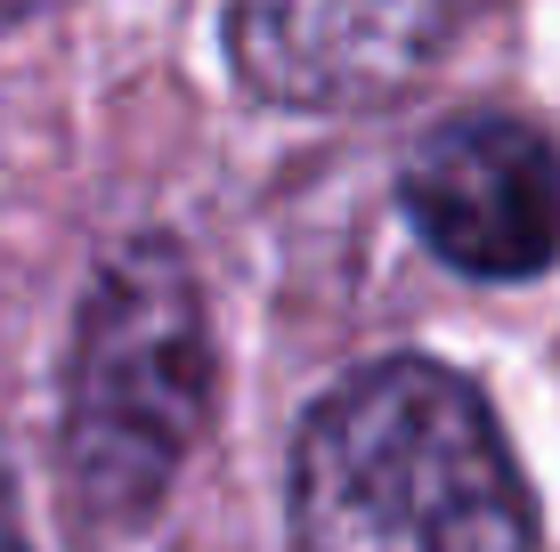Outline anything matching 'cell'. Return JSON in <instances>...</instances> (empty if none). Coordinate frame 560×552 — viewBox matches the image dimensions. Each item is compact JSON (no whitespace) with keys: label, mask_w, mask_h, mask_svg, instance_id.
<instances>
[{"label":"cell","mask_w":560,"mask_h":552,"mask_svg":"<svg viewBox=\"0 0 560 552\" xmlns=\"http://www.w3.org/2000/svg\"><path fill=\"white\" fill-rule=\"evenodd\" d=\"M0 552H25V528H16V496H9V471H0Z\"/></svg>","instance_id":"cell-5"},{"label":"cell","mask_w":560,"mask_h":552,"mask_svg":"<svg viewBox=\"0 0 560 552\" xmlns=\"http://www.w3.org/2000/svg\"><path fill=\"white\" fill-rule=\"evenodd\" d=\"M407 220L463 277H536L560 260V155L520 114H455L398 171Z\"/></svg>","instance_id":"cell-4"},{"label":"cell","mask_w":560,"mask_h":552,"mask_svg":"<svg viewBox=\"0 0 560 552\" xmlns=\"http://www.w3.org/2000/svg\"><path fill=\"white\" fill-rule=\"evenodd\" d=\"M220 390L203 284L171 236H139L90 277L66 357L57 463L90 528H139L196 455Z\"/></svg>","instance_id":"cell-2"},{"label":"cell","mask_w":560,"mask_h":552,"mask_svg":"<svg viewBox=\"0 0 560 552\" xmlns=\"http://www.w3.org/2000/svg\"><path fill=\"white\" fill-rule=\"evenodd\" d=\"M293 552H536V496L455 366L382 357L293 439Z\"/></svg>","instance_id":"cell-1"},{"label":"cell","mask_w":560,"mask_h":552,"mask_svg":"<svg viewBox=\"0 0 560 552\" xmlns=\"http://www.w3.org/2000/svg\"><path fill=\"white\" fill-rule=\"evenodd\" d=\"M488 0H236L228 57L268 106L350 114L415 90Z\"/></svg>","instance_id":"cell-3"}]
</instances>
